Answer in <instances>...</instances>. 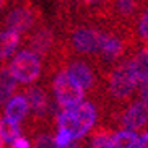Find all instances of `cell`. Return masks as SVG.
<instances>
[{"instance_id": "19", "label": "cell", "mask_w": 148, "mask_h": 148, "mask_svg": "<svg viewBox=\"0 0 148 148\" xmlns=\"http://www.w3.org/2000/svg\"><path fill=\"white\" fill-rule=\"evenodd\" d=\"M8 148H31V142L29 138H25V137H20L13 142V143H10Z\"/></svg>"}, {"instance_id": "20", "label": "cell", "mask_w": 148, "mask_h": 148, "mask_svg": "<svg viewBox=\"0 0 148 148\" xmlns=\"http://www.w3.org/2000/svg\"><path fill=\"white\" fill-rule=\"evenodd\" d=\"M135 148H148V130L138 137V142H137Z\"/></svg>"}, {"instance_id": "7", "label": "cell", "mask_w": 148, "mask_h": 148, "mask_svg": "<svg viewBox=\"0 0 148 148\" xmlns=\"http://www.w3.org/2000/svg\"><path fill=\"white\" fill-rule=\"evenodd\" d=\"M21 42L26 46V51L34 52L36 56H39L41 59H46V60H49L54 56L57 46H59V39L56 38L54 29L44 23H39L29 33H26L21 38Z\"/></svg>"}, {"instance_id": "3", "label": "cell", "mask_w": 148, "mask_h": 148, "mask_svg": "<svg viewBox=\"0 0 148 148\" xmlns=\"http://www.w3.org/2000/svg\"><path fill=\"white\" fill-rule=\"evenodd\" d=\"M98 121V109L93 103L83 101L72 109H65L57 114L56 127L64 129L72 140H82L95 129Z\"/></svg>"}, {"instance_id": "6", "label": "cell", "mask_w": 148, "mask_h": 148, "mask_svg": "<svg viewBox=\"0 0 148 148\" xmlns=\"http://www.w3.org/2000/svg\"><path fill=\"white\" fill-rule=\"evenodd\" d=\"M10 72L13 78L21 85H34L44 72V65L39 56H36L31 51H20L13 54V57L8 62Z\"/></svg>"}, {"instance_id": "17", "label": "cell", "mask_w": 148, "mask_h": 148, "mask_svg": "<svg viewBox=\"0 0 148 148\" xmlns=\"http://www.w3.org/2000/svg\"><path fill=\"white\" fill-rule=\"evenodd\" d=\"M135 29H137V39L143 44L145 47H148V8L143 10L138 15L137 21H135Z\"/></svg>"}, {"instance_id": "2", "label": "cell", "mask_w": 148, "mask_h": 148, "mask_svg": "<svg viewBox=\"0 0 148 148\" xmlns=\"http://www.w3.org/2000/svg\"><path fill=\"white\" fill-rule=\"evenodd\" d=\"M104 86H106V95L109 101L114 104V108H121L127 104L129 99L134 96L135 91H138V83L135 78L134 72L130 67V59H124L109 69L104 75Z\"/></svg>"}, {"instance_id": "10", "label": "cell", "mask_w": 148, "mask_h": 148, "mask_svg": "<svg viewBox=\"0 0 148 148\" xmlns=\"http://www.w3.org/2000/svg\"><path fill=\"white\" fill-rule=\"evenodd\" d=\"M5 117H8L10 121L16 122L20 125L29 117V104H28L26 98L21 91L16 93L8 101V104L5 106Z\"/></svg>"}, {"instance_id": "12", "label": "cell", "mask_w": 148, "mask_h": 148, "mask_svg": "<svg viewBox=\"0 0 148 148\" xmlns=\"http://www.w3.org/2000/svg\"><path fill=\"white\" fill-rule=\"evenodd\" d=\"M21 44V36L12 31L0 29V64L7 62L8 57H13L15 51Z\"/></svg>"}, {"instance_id": "22", "label": "cell", "mask_w": 148, "mask_h": 148, "mask_svg": "<svg viewBox=\"0 0 148 148\" xmlns=\"http://www.w3.org/2000/svg\"><path fill=\"white\" fill-rule=\"evenodd\" d=\"M62 148H83V143H82V140H75V142H72L70 145L62 147Z\"/></svg>"}, {"instance_id": "13", "label": "cell", "mask_w": 148, "mask_h": 148, "mask_svg": "<svg viewBox=\"0 0 148 148\" xmlns=\"http://www.w3.org/2000/svg\"><path fill=\"white\" fill-rule=\"evenodd\" d=\"M140 135L134 130H117L111 135L106 148H135Z\"/></svg>"}, {"instance_id": "9", "label": "cell", "mask_w": 148, "mask_h": 148, "mask_svg": "<svg viewBox=\"0 0 148 148\" xmlns=\"http://www.w3.org/2000/svg\"><path fill=\"white\" fill-rule=\"evenodd\" d=\"M16 90L18 82L13 78V75L10 72L8 62H2L0 64V111L16 95Z\"/></svg>"}, {"instance_id": "15", "label": "cell", "mask_w": 148, "mask_h": 148, "mask_svg": "<svg viewBox=\"0 0 148 148\" xmlns=\"http://www.w3.org/2000/svg\"><path fill=\"white\" fill-rule=\"evenodd\" d=\"M114 132L109 129V127H95L93 132L90 134L88 137V143H86V148H106L108 147V142L111 138V135Z\"/></svg>"}, {"instance_id": "8", "label": "cell", "mask_w": 148, "mask_h": 148, "mask_svg": "<svg viewBox=\"0 0 148 148\" xmlns=\"http://www.w3.org/2000/svg\"><path fill=\"white\" fill-rule=\"evenodd\" d=\"M114 121L121 127V130H140L148 124V104L142 99L134 101L132 104H127L122 111H119Z\"/></svg>"}, {"instance_id": "1", "label": "cell", "mask_w": 148, "mask_h": 148, "mask_svg": "<svg viewBox=\"0 0 148 148\" xmlns=\"http://www.w3.org/2000/svg\"><path fill=\"white\" fill-rule=\"evenodd\" d=\"M109 29L93 26L88 23L69 25L64 36L59 39V46L64 52L77 57H86L96 60L106 42Z\"/></svg>"}, {"instance_id": "14", "label": "cell", "mask_w": 148, "mask_h": 148, "mask_svg": "<svg viewBox=\"0 0 148 148\" xmlns=\"http://www.w3.org/2000/svg\"><path fill=\"white\" fill-rule=\"evenodd\" d=\"M0 135L7 145L13 143L16 138L23 137V129L20 124L10 121L8 117H0Z\"/></svg>"}, {"instance_id": "16", "label": "cell", "mask_w": 148, "mask_h": 148, "mask_svg": "<svg viewBox=\"0 0 148 148\" xmlns=\"http://www.w3.org/2000/svg\"><path fill=\"white\" fill-rule=\"evenodd\" d=\"M33 142H31V148H57L54 135L49 127H41L38 130L31 134Z\"/></svg>"}, {"instance_id": "11", "label": "cell", "mask_w": 148, "mask_h": 148, "mask_svg": "<svg viewBox=\"0 0 148 148\" xmlns=\"http://www.w3.org/2000/svg\"><path fill=\"white\" fill-rule=\"evenodd\" d=\"M130 67L137 78L138 88L148 83V47L140 49L134 56H130Z\"/></svg>"}, {"instance_id": "23", "label": "cell", "mask_w": 148, "mask_h": 148, "mask_svg": "<svg viewBox=\"0 0 148 148\" xmlns=\"http://www.w3.org/2000/svg\"><path fill=\"white\" fill-rule=\"evenodd\" d=\"M0 148H5V142H3V138H2V135H0Z\"/></svg>"}, {"instance_id": "21", "label": "cell", "mask_w": 148, "mask_h": 148, "mask_svg": "<svg viewBox=\"0 0 148 148\" xmlns=\"http://www.w3.org/2000/svg\"><path fill=\"white\" fill-rule=\"evenodd\" d=\"M16 0H0V16L8 10V7H12V5L15 3Z\"/></svg>"}, {"instance_id": "5", "label": "cell", "mask_w": 148, "mask_h": 148, "mask_svg": "<svg viewBox=\"0 0 148 148\" xmlns=\"http://www.w3.org/2000/svg\"><path fill=\"white\" fill-rule=\"evenodd\" d=\"M41 23V10L31 0H16L0 16V29L25 36Z\"/></svg>"}, {"instance_id": "18", "label": "cell", "mask_w": 148, "mask_h": 148, "mask_svg": "<svg viewBox=\"0 0 148 148\" xmlns=\"http://www.w3.org/2000/svg\"><path fill=\"white\" fill-rule=\"evenodd\" d=\"M54 140H56V147H57V148L67 147V145H70L72 142H75V140L70 138V135L67 134L64 129H57V130H56V135H54Z\"/></svg>"}, {"instance_id": "4", "label": "cell", "mask_w": 148, "mask_h": 148, "mask_svg": "<svg viewBox=\"0 0 148 148\" xmlns=\"http://www.w3.org/2000/svg\"><path fill=\"white\" fill-rule=\"evenodd\" d=\"M47 77L52 95L56 98V104L60 108V111L72 109L83 103L86 95L85 90L64 69H60L59 65H47Z\"/></svg>"}]
</instances>
